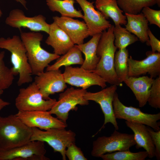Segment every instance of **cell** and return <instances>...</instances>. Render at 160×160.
<instances>
[{"instance_id": "cell-3", "label": "cell", "mask_w": 160, "mask_h": 160, "mask_svg": "<svg viewBox=\"0 0 160 160\" xmlns=\"http://www.w3.org/2000/svg\"><path fill=\"white\" fill-rule=\"evenodd\" d=\"M0 48L6 49L11 53V69L14 76L19 75L18 86L33 80L32 72L28 62L26 51L20 37L15 35L12 37L0 38Z\"/></svg>"}, {"instance_id": "cell-33", "label": "cell", "mask_w": 160, "mask_h": 160, "mask_svg": "<svg viewBox=\"0 0 160 160\" xmlns=\"http://www.w3.org/2000/svg\"><path fill=\"white\" fill-rule=\"evenodd\" d=\"M141 11L150 24H154L160 28V10L153 9L149 7H145Z\"/></svg>"}, {"instance_id": "cell-16", "label": "cell", "mask_w": 160, "mask_h": 160, "mask_svg": "<svg viewBox=\"0 0 160 160\" xmlns=\"http://www.w3.org/2000/svg\"><path fill=\"white\" fill-rule=\"evenodd\" d=\"M146 57L138 60L130 56L128 59V77H137L149 74L152 78L160 75V53L151 51L146 52Z\"/></svg>"}, {"instance_id": "cell-9", "label": "cell", "mask_w": 160, "mask_h": 160, "mask_svg": "<svg viewBox=\"0 0 160 160\" xmlns=\"http://www.w3.org/2000/svg\"><path fill=\"white\" fill-rule=\"evenodd\" d=\"M87 91L86 89L82 88L75 89L73 87L67 88L59 95L58 101L49 111L52 114L56 115L58 119L66 123L70 111L77 109V105L89 104V101L84 97Z\"/></svg>"}, {"instance_id": "cell-26", "label": "cell", "mask_w": 160, "mask_h": 160, "mask_svg": "<svg viewBox=\"0 0 160 160\" xmlns=\"http://www.w3.org/2000/svg\"><path fill=\"white\" fill-rule=\"evenodd\" d=\"M84 60L82 52L75 45L66 53L60 56L54 64L49 65L47 68L46 71L57 70L62 66H69L72 65H81Z\"/></svg>"}, {"instance_id": "cell-2", "label": "cell", "mask_w": 160, "mask_h": 160, "mask_svg": "<svg viewBox=\"0 0 160 160\" xmlns=\"http://www.w3.org/2000/svg\"><path fill=\"white\" fill-rule=\"evenodd\" d=\"M20 35L26 50L32 75L36 76L43 72L50 63L60 57V55L50 53L41 47V42L43 35L39 32H22Z\"/></svg>"}, {"instance_id": "cell-25", "label": "cell", "mask_w": 160, "mask_h": 160, "mask_svg": "<svg viewBox=\"0 0 160 160\" xmlns=\"http://www.w3.org/2000/svg\"><path fill=\"white\" fill-rule=\"evenodd\" d=\"M50 10L59 12L62 16L83 18L81 10H77L74 7L75 0H45Z\"/></svg>"}, {"instance_id": "cell-8", "label": "cell", "mask_w": 160, "mask_h": 160, "mask_svg": "<svg viewBox=\"0 0 160 160\" xmlns=\"http://www.w3.org/2000/svg\"><path fill=\"white\" fill-rule=\"evenodd\" d=\"M113 107L116 119L143 124L155 131L160 130V123L158 121L160 119V112L154 114L145 113L138 108L126 106L120 101L116 92L113 97Z\"/></svg>"}, {"instance_id": "cell-14", "label": "cell", "mask_w": 160, "mask_h": 160, "mask_svg": "<svg viewBox=\"0 0 160 160\" xmlns=\"http://www.w3.org/2000/svg\"><path fill=\"white\" fill-rule=\"evenodd\" d=\"M46 18L41 15L32 17L26 16L21 9H16L12 10L5 20L8 25L13 28H26L31 31H44L49 33L50 24L46 21Z\"/></svg>"}, {"instance_id": "cell-40", "label": "cell", "mask_w": 160, "mask_h": 160, "mask_svg": "<svg viewBox=\"0 0 160 160\" xmlns=\"http://www.w3.org/2000/svg\"><path fill=\"white\" fill-rule=\"evenodd\" d=\"M2 15V12L0 9V17H1Z\"/></svg>"}, {"instance_id": "cell-34", "label": "cell", "mask_w": 160, "mask_h": 160, "mask_svg": "<svg viewBox=\"0 0 160 160\" xmlns=\"http://www.w3.org/2000/svg\"><path fill=\"white\" fill-rule=\"evenodd\" d=\"M65 154L69 160H87L81 149L77 147L75 143L69 145L67 148Z\"/></svg>"}, {"instance_id": "cell-30", "label": "cell", "mask_w": 160, "mask_h": 160, "mask_svg": "<svg viewBox=\"0 0 160 160\" xmlns=\"http://www.w3.org/2000/svg\"><path fill=\"white\" fill-rule=\"evenodd\" d=\"M148 156L146 151L132 152L127 150L106 153L100 157L104 160H144Z\"/></svg>"}, {"instance_id": "cell-29", "label": "cell", "mask_w": 160, "mask_h": 160, "mask_svg": "<svg viewBox=\"0 0 160 160\" xmlns=\"http://www.w3.org/2000/svg\"><path fill=\"white\" fill-rule=\"evenodd\" d=\"M117 3L125 13L132 14L139 13L144 7L156 4L155 0H117Z\"/></svg>"}, {"instance_id": "cell-11", "label": "cell", "mask_w": 160, "mask_h": 160, "mask_svg": "<svg viewBox=\"0 0 160 160\" xmlns=\"http://www.w3.org/2000/svg\"><path fill=\"white\" fill-rule=\"evenodd\" d=\"M117 86L111 85L96 92L87 91L84 98L88 101H93L100 105L104 117L103 124L99 131L105 127V125L110 123L118 130L119 127L114 115L113 101L114 95L117 89Z\"/></svg>"}, {"instance_id": "cell-31", "label": "cell", "mask_w": 160, "mask_h": 160, "mask_svg": "<svg viewBox=\"0 0 160 160\" xmlns=\"http://www.w3.org/2000/svg\"><path fill=\"white\" fill-rule=\"evenodd\" d=\"M5 52H0V89L8 88L12 84L14 75L11 69L7 66L4 60Z\"/></svg>"}, {"instance_id": "cell-19", "label": "cell", "mask_w": 160, "mask_h": 160, "mask_svg": "<svg viewBox=\"0 0 160 160\" xmlns=\"http://www.w3.org/2000/svg\"><path fill=\"white\" fill-rule=\"evenodd\" d=\"M48 34L46 43L52 47L54 53L60 56L65 54L75 45L66 33L54 22L50 24Z\"/></svg>"}, {"instance_id": "cell-1", "label": "cell", "mask_w": 160, "mask_h": 160, "mask_svg": "<svg viewBox=\"0 0 160 160\" xmlns=\"http://www.w3.org/2000/svg\"><path fill=\"white\" fill-rule=\"evenodd\" d=\"M114 27L111 25L102 33L97 51L100 59L93 72L100 76L106 83L117 86L121 84L117 78L114 67L115 55L117 48L114 44Z\"/></svg>"}, {"instance_id": "cell-6", "label": "cell", "mask_w": 160, "mask_h": 160, "mask_svg": "<svg viewBox=\"0 0 160 160\" xmlns=\"http://www.w3.org/2000/svg\"><path fill=\"white\" fill-rule=\"evenodd\" d=\"M55 99L45 100L35 82L19 89L15 105L21 111H49L56 102Z\"/></svg>"}, {"instance_id": "cell-17", "label": "cell", "mask_w": 160, "mask_h": 160, "mask_svg": "<svg viewBox=\"0 0 160 160\" xmlns=\"http://www.w3.org/2000/svg\"><path fill=\"white\" fill-rule=\"evenodd\" d=\"M75 1L78 3L83 12V19L88 29L89 36L102 33L111 25L101 13L95 9L94 2H90L87 0Z\"/></svg>"}, {"instance_id": "cell-36", "label": "cell", "mask_w": 160, "mask_h": 160, "mask_svg": "<svg viewBox=\"0 0 160 160\" xmlns=\"http://www.w3.org/2000/svg\"><path fill=\"white\" fill-rule=\"evenodd\" d=\"M148 35L149 37V41L148 45L150 46L152 51L153 52L160 53V41L154 36L149 28L148 30Z\"/></svg>"}, {"instance_id": "cell-4", "label": "cell", "mask_w": 160, "mask_h": 160, "mask_svg": "<svg viewBox=\"0 0 160 160\" xmlns=\"http://www.w3.org/2000/svg\"><path fill=\"white\" fill-rule=\"evenodd\" d=\"M32 128L25 124L15 115L0 116V149H8L30 141Z\"/></svg>"}, {"instance_id": "cell-38", "label": "cell", "mask_w": 160, "mask_h": 160, "mask_svg": "<svg viewBox=\"0 0 160 160\" xmlns=\"http://www.w3.org/2000/svg\"><path fill=\"white\" fill-rule=\"evenodd\" d=\"M16 1L20 3L25 9H27L26 7V1L25 0H15Z\"/></svg>"}, {"instance_id": "cell-18", "label": "cell", "mask_w": 160, "mask_h": 160, "mask_svg": "<svg viewBox=\"0 0 160 160\" xmlns=\"http://www.w3.org/2000/svg\"><path fill=\"white\" fill-rule=\"evenodd\" d=\"M52 18L53 22L66 33L74 44H83L84 39L89 36L88 27L84 21L62 16H54Z\"/></svg>"}, {"instance_id": "cell-12", "label": "cell", "mask_w": 160, "mask_h": 160, "mask_svg": "<svg viewBox=\"0 0 160 160\" xmlns=\"http://www.w3.org/2000/svg\"><path fill=\"white\" fill-rule=\"evenodd\" d=\"M28 127L45 130L52 128H65L67 124L54 117L49 111H21L15 114Z\"/></svg>"}, {"instance_id": "cell-39", "label": "cell", "mask_w": 160, "mask_h": 160, "mask_svg": "<svg viewBox=\"0 0 160 160\" xmlns=\"http://www.w3.org/2000/svg\"><path fill=\"white\" fill-rule=\"evenodd\" d=\"M156 1V4H157L158 6L159 7H160V0H155Z\"/></svg>"}, {"instance_id": "cell-35", "label": "cell", "mask_w": 160, "mask_h": 160, "mask_svg": "<svg viewBox=\"0 0 160 160\" xmlns=\"http://www.w3.org/2000/svg\"><path fill=\"white\" fill-rule=\"evenodd\" d=\"M147 128L155 146V157L157 160H159L160 159V130L155 131L149 127H147Z\"/></svg>"}, {"instance_id": "cell-22", "label": "cell", "mask_w": 160, "mask_h": 160, "mask_svg": "<svg viewBox=\"0 0 160 160\" xmlns=\"http://www.w3.org/2000/svg\"><path fill=\"white\" fill-rule=\"evenodd\" d=\"M102 33L93 35L89 41L85 43L75 44L84 55L85 59L81 67L85 70L93 72L99 61L100 58L97 55V51Z\"/></svg>"}, {"instance_id": "cell-15", "label": "cell", "mask_w": 160, "mask_h": 160, "mask_svg": "<svg viewBox=\"0 0 160 160\" xmlns=\"http://www.w3.org/2000/svg\"><path fill=\"white\" fill-rule=\"evenodd\" d=\"M34 82L46 100L50 99V95L63 92L67 87L59 69L46 71L39 74L35 77Z\"/></svg>"}, {"instance_id": "cell-24", "label": "cell", "mask_w": 160, "mask_h": 160, "mask_svg": "<svg viewBox=\"0 0 160 160\" xmlns=\"http://www.w3.org/2000/svg\"><path fill=\"white\" fill-rule=\"evenodd\" d=\"M95 6L107 20L111 18L115 26L125 25L127 23L126 16L119 6L117 0H96Z\"/></svg>"}, {"instance_id": "cell-20", "label": "cell", "mask_w": 160, "mask_h": 160, "mask_svg": "<svg viewBox=\"0 0 160 160\" xmlns=\"http://www.w3.org/2000/svg\"><path fill=\"white\" fill-rule=\"evenodd\" d=\"M153 79L148 76L128 77L124 82L132 90L139 106L142 107L148 102Z\"/></svg>"}, {"instance_id": "cell-13", "label": "cell", "mask_w": 160, "mask_h": 160, "mask_svg": "<svg viewBox=\"0 0 160 160\" xmlns=\"http://www.w3.org/2000/svg\"><path fill=\"white\" fill-rule=\"evenodd\" d=\"M63 74L66 83L84 89L93 85H98L102 88L106 86V81L100 76L81 67L65 66Z\"/></svg>"}, {"instance_id": "cell-23", "label": "cell", "mask_w": 160, "mask_h": 160, "mask_svg": "<svg viewBox=\"0 0 160 160\" xmlns=\"http://www.w3.org/2000/svg\"><path fill=\"white\" fill-rule=\"evenodd\" d=\"M125 15L127 20L125 28L136 36L141 42H146L148 45V22L142 13L137 14L125 13Z\"/></svg>"}, {"instance_id": "cell-37", "label": "cell", "mask_w": 160, "mask_h": 160, "mask_svg": "<svg viewBox=\"0 0 160 160\" xmlns=\"http://www.w3.org/2000/svg\"><path fill=\"white\" fill-rule=\"evenodd\" d=\"M3 90L0 89V111L4 107L10 104L9 103L3 100L0 97L1 95L3 93Z\"/></svg>"}, {"instance_id": "cell-7", "label": "cell", "mask_w": 160, "mask_h": 160, "mask_svg": "<svg viewBox=\"0 0 160 160\" xmlns=\"http://www.w3.org/2000/svg\"><path fill=\"white\" fill-rule=\"evenodd\" d=\"M135 145L133 134L120 132L115 129L110 136L100 137L93 141L91 155L100 157L106 153L129 150Z\"/></svg>"}, {"instance_id": "cell-21", "label": "cell", "mask_w": 160, "mask_h": 160, "mask_svg": "<svg viewBox=\"0 0 160 160\" xmlns=\"http://www.w3.org/2000/svg\"><path fill=\"white\" fill-rule=\"evenodd\" d=\"M127 126L134 133L136 148H143L148 153V157L152 159L155 157V148L147 127L143 124L126 121Z\"/></svg>"}, {"instance_id": "cell-28", "label": "cell", "mask_w": 160, "mask_h": 160, "mask_svg": "<svg viewBox=\"0 0 160 160\" xmlns=\"http://www.w3.org/2000/svg\"><path fill=\"white\" fill-rule=\"evenodd\" d=\"M113 32L114 37V44L119 49L126 48L139 40L136 36L121 25L114 26Z\"/></svg>"}, {"instance_id": "cell-5", "label": "cell", "mask_w": 160, "mask_h": 160, "mask_svg": "<svg viewBox=\"0 0 160 160\" xmlns=\"http://www.w3.org/2000/svg\"><path fill=\"white\" fill-rule=\"evenodd\" d=\"M30 141L45 142L51 146L54 152H59L63 160H66L65 150L71 144L75 143L76 135L71 130L65 128H52L43 131L33 127Z\"/></svg>"}, {"instance_id": "cell-27", "label": "cell", "mask_w": 160, "mask_h": 160, "mask_svg": "<svg viewBox=\"0 0 160 160\" xmlns=\"http://www.w3.org/2000/svg\"><path fill=\"white\" fill-rule=\"evenodd\" d=\"M128 51L126 48L119 49L115 53L114 69L117 78L121 84L128 77Z\"/></svg>"}, {"instance_id": "cell-10", "label": "cell", "mask_w": 160, "mask_h": 160, "mask_svg": "<svg viewBox=\"0 0 160 160\" xmlns=\"http://www.w3.org/2000/svg\"><path fill=\"white\" fill-rule=\"evenodd\" d=\"M44 142L30 141L23 145L8 149H0V160H49Z\"/></svg>"}, {"instance_id": "cell-32", "label": "cell", "mask_w": 160, "mask_h": 160, "mask_svg": "<svg viewBox=\"0 0 160 160\" xmlns=\"http://www.w3.org/2000/svg\"><path fill=\"white\" fill-rule=\"evenodd\" d=\"M148 102L152 107L160 108V75L153 79Z\"/></svg>"}]
</instances>
